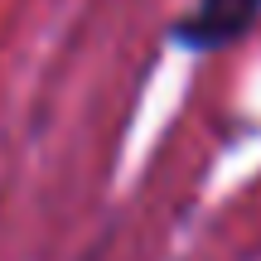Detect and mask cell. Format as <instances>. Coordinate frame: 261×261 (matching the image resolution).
<instances>
[{
  "label": "cell",
  "instance_id": "6da1fadb",
  "mask_svg": "<svg viewBox=\"0 0 261 261\" xmlns=\"http://www.w3.org/2000/svg\"><path fill=\"white\" fill-rule=\"evenodd\" d=\"M261 29V0H194L189 10H179L169 19L165 39L179 54L213 58L237 48L242 39H252Z\"/></svg>",
  "mask_w": 261,
  "mask_h": 261
}]
</instances>
